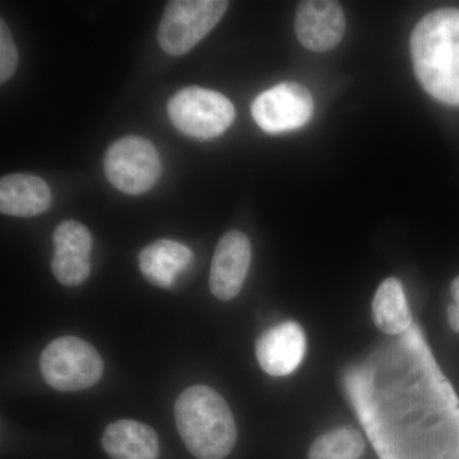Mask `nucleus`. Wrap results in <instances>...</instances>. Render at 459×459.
<instances>
[{
	"label": "nucleus",
	"instance_id": "9",
	"mask_svg": "<svg viewBox=\"0 0 459 459\" xmlns=\"http://www.w3.org/2000/svg\"><path fill=\"white\" fill-rule=\"evenodd\" d=\"M252 262V246L243 232H226L212 258L210 287L219 300L229 301L241 291Z\"/></svg>",
	"mask_w": 459,
	"mask_h": 459
},
{
	"label": "nucleus",
	"instance_id": "6",
	"mask_svg": "<svg viewBox=\"0 0 459 459\" xmlns=\"http://www.w3.org/2000/svg\"><path fill=\"white\" fill-rule=\"evenodd\" d=\"M104 165L108 181L129 195L148 192L161 174V160L155 146L135 135L114 142L107 151Z\"/></svg>",
	"mask_w": 459,
	"mask_h": 459
},
{
	"label": "nucleus",
	"instance_id": "11",
	"mask_svg": "<svg viewBox=\"0 0 459 459\" xmlns=\"http://www.w3.org/2000/svg\"><path fill=\"white\" fill-rule=\"evenodd\" d=\"M307 350L304 329L296 322H283L265 331L256 341L255 353L265 373L285 377L301 364Z\"/></svg>",
	"mask_w": 459,
	"mask_h": 459
},
{
	"label": "nucleus",
	"instance_id": "17",
	"mask_svg": "<svg viewBox=\"0 0 459 459\" xmlns=\"http://www.w3.org/2000/svg\"><path fill=\"white\" fill-rule=\"evenodd\" d=\"M18 63L16 45L7 23L0 21V82H7L16 72Z\"/></svg>",
	"mask_w": 459,
	"mask_h": 459
},
{
	"label": "nucleus",
	"instance_id": "2",
	"mask_svg": "<svg viewBox=\"0 0 459 459\" xmlns=\"http://www.w3.org/2000/svg\"><path fill=\"white\" fill-rule=\"evenodd\" d=\"M175 420L181 439L198 459H223L234 449L238 429L222 395L207 385H193L178 397Z\"/></svg>",
	"mask_w": 459,
	"mask_h": 459
},
{
	"label": "nucleus",
	"instance_id": "14",
	"mask_svg": "<svg viewBox=\"0 0 459 459\" xmlns=\"http://www.w3.org/2000/svg\"><path fill=\"white\" fill-rule=\"evenodd\" d=\"M192 261V250L178 241L157 240L144 247L138 256L142 274L148 282L161 289L174 285L181 271Z\"/></svg>",
	"mask_w": 459,
	"mask_h": 459
},
{
	"label": "nucleus",
	"instance_id": "1",
	"mask_svg": "<svg viewBox=\"0 0 459 459\" xmlns=\"http://www.w3.org/2000/svg\"><path fill=\"white\" fill-rule=\"evenodd\" d=\"M411 56L422 89L459 107V9L440 8L422 18L411 36Z\"/></svg>",
	"mask_w": 459,
	"mask_h": 459
},
{
	"label": "nucleus",
	"instance_id": "13",
	"mask_svg": "<svg viewBox=\"0 0 459 459\" xmlns=\"http://www.w3.org/2000/svg\"><path fill=\"white\" fill-rule=\"evenodd\" d=\"M101 446L111 459H157L159 437L143 422L119 420L105 429Z\"/></svg>",
	"mask_w": 459,
	"mask_h": 459
},
{
	"label": "nucleus",
	"instance_id": "12",
	"mask_svg": "<svg viewBox=\"0 0 459 459\" xmlns=\"http://www.w3.org/2000/svg\"><path fill=\"white\" fill-rule=\"evenodd\" d=\"M51 192L41 178L12 174L0 180V211L13 217H35L47 212Z\"/></svg>",
	"mask_w": 459,
	"mask_h": 459
},
{
	"label": "nucleus",
	"instance_id": "8",
	"mask_svg": "<svg viewBox=\"0 0 459 459\" xmlns=\"http://www.w3.org/2000/svg\"><path fill=\"white\" fill-rule=\"evenodd\" d=\"M346 18L340 3L329 0L301 2L296 11L295 32L305 49L325 53L342 40Z\"/></svg>",
	"mask_w": 459,
	"mask_h": 459
},
{
	"label": "nucleus",
	"instance_id": "16",
	"mask_svg": "<svg viewBox=\"0 0 459 459\" xmlns=\"http://www.w3.org/2000/svg\"><path fill=\"white\" fill-rule=\"evenodd\" d=\"M364 452V437L358 430L337 428L320 435L313 443L309 459H360Z\"/></svg>",
	"mask_w": 459,
	"mask_h": 459
},
{
	"label": "nucleus",
	"instance_id": "10",
	"mask_svg": "<svg viewBox=\"0 0 459 459\" xmlns=\"http://www.w3.org/2000/svg\"><path fill=\"white\" fill-rule=\"evenodd\" d=\"M54 256L51 271L62 285H81L90 276L92 237L86 226L66 220L54 231Z\"/></svg>",
	"mask_w": 459,
	"mask_h": 459
},
{
	"label": "nucleus",
	"instance_id": "15",
	"mask_svg": "<svg viewBox=\"0 0 459 459\" xmlns=\"http://www.w3.org/2000/svg\"><path fill=\"white\" fill-rule=\"evenodd\" d=\"M373 318L377 327L385 333H403L410 328L412 316L400 280L391 277L377 287L373 300Z\"/></svg>",
	"mask_w": 459,
	"mask_h": 459
},
{
	"label": "nucleus",
	"instance_id": "5",
	"mask_svg": "<svg viewBox=\"0 0 459 459\" xmlns=\"http://www.w3.org/2000/svg\"><path fill=\"white\" fill-rule=\"evenodd\" d=\"M223 0H174L168 3L159 27L160 47L181 56L204 40L228 11Z\"/></svg>",
	"mask_w": 459,
	"mask_h": 459
},
{
	"label": "nucleus",
	"instance_id": "19",
	"mask_svg": "<svg viewBox=\"0 0 459 459\" xmlns=\"http://www.w3.org/2000/svg\"><path fill=\"white\" fill-rule=\"evenodd\" d=\"M451 292L453 300H455V304L458 305L459 307V276L457 277V279L453 281L451 286Z\"/></svg>",
	"mask_w": 459,
	"mask_h": 459
},
{
	"label": "nucleus",
	"instance_id": "7",
	"mask_svg": "<svg viewBox=\"0 0 459 459\" xmlns=\"http://www.w3.org/2000/svg\"><path fill=\"white\" fill-rule=\"evenodd\" d=\"M314 100L301 84L286 82L264 91L255 100L252 114L263 131L279 134L296 131L309 122Z\"/></svg>",
	"mask_w": 459,
	"mask_h": 459
},
{
	"label": "nucleus",
	"instance_id": "3",
	"mask_svg": "<svg viewBox=\"0 0 459 459\" xmlns=\"http://www.w3.org/2000/svg\"><path fill=\"white\" fill-rule=\"evenodd\" d=\"M45 382L60 392L83 391L101 379L104 360L92 344L74 336L60 337L41 353Z\"/></svg>",
	"mask_w": 459,
	"mask_h": 459
},
{
	"label": "nucleus",
	"instance_id": "4",
	"mask_svg": "<svg viewBox=\"0 0 459 459\" xmlns=\"http://www.w3.org/2000/svg\"><path fill=\"white\" fill-rule=\"evenodd\" d=\"M168 114L178 131L195 140L207 141L228 131L237 113L232 102L222 93L186 87L172 96Z\"/></svg>",
	"mask_w": 459,
	"mask_h": 459
},
{
	"label": "nucleus",
	"instance_id": "18",
	"mask_svg": "<svg viewBox=\"0 0 459 459\" xmlns=\"http://www.w3.org/2000/svg\"><path fill=\"white\" fill-rule=\"evenodd\" d=\"M448 320L449 325L453 331L457 332L459 333V307L455 303L449 305L448 307Z\"/></svg>",
	"mask_w": 459,
	"mask_h": 459
}]
</instances>
